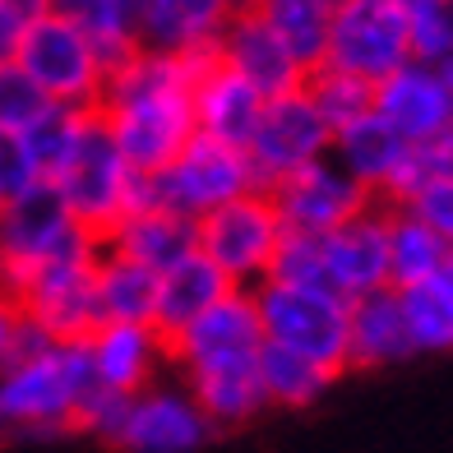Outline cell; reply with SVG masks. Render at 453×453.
I'll list each match as a JSON object with an SVG mask.
<instances>
[{"mask_svg": "<svg viewBox=\"0 0 453 453\" xmlns=\"http://www.w3.org/2000/svg\"><path fill=\"white\" fill-rule=\"evenodd\" d=\"M328 149H334V130L324 126V116L315 111L311 93L301 84L292 93H278L264 102V116L250 143H245V157H250L255 185L269 190L287 172H296L315 157H328Z\"/></svg>", "mask_w": 453, "mask_h": 453, "instance_id": "cell-10", "label": "cell"}, {"mask_svg": "<svg viewBox=\"0 0 453 453\" xmlns=\"http://www.w3.org/2000/svg\"><path fill=\"white\" fill-rule=\"evenodd\" d=\"M444 278H449V287H453V255H449V264H444Z\"/></svg>", "mask_w": 453, "mask_h": 453, "instance_id": "cell-44", "label": "cell"}, {"mask_svg": "<svg viewBox=\"0 0 453 453\" xmlns=\"http://www.w3.org/2000/svg\"><path fill=\"white\" fill-rule=\"evenodd\" d=\"M236 10H241V0H143L139 42L162 47V51L213 47Z\"/></svg>", "mask_w": 453, "mask_h": 453, "instance_id": "cell-22", "label": "cell"}, {"mask_svg": "<svg viewBox=\"0 0 453 453\" xmlns=\"http://www.w3.org/2000/svg\"><path fill=\"white\" fill-rule=\"evenodd\" d=\"M255 361L250 365H222V370H199V375H190V394H195V403L203 407V417H209L213 426H245L250 417H259V411L269 407Z\"/></svg>", "mask_w": 453, "mask_h": 453, "instance_id": "cell-26", "label": "cell"}, {"mask_svg": "<svg viewBox=\"0 0 453 453\" xmlns=\"http://www.w3.org/2000/svg\"><path fill=\"white\" fill-rule=\"evenodd\" d=\"M273 282H311V287H328L324 282V259H319V236L305 232H282L278 255L269 264Z\"/></svg>", "mask_w": 453, "mask_h": 453, "instance_id": "cell-38", "label": "cell"}, {"mask_svg": "<svg viewBox=\"0 0 453 453\" xmlns=\"http://www.w3.org/2000/svg\"><path fill=\"white\" fill-rule=\"evenodd\" d=\"M14 328H19V311H14L10 296H0V370L14 357Z\"/></svg>", "mask_w": 453, "mask_h": 453, "instance_id": "cell-41", "label": "cell"}, {"mask_svg": "<svg viewBox=\"0 0 453 453\" xmlns=\"http://www.w3.org/2000/svg\"><path fill=\"white\" fill-rule=\"evenodd\" d=\"M213 51H218V60L226 70L250 79L264 97L292 93V88L305 84V74H311L296 60V51L269 28V19H264L255 5H241L232 19H226V28L218 33Z\"/></svg>", "mask_w": 453, "mask_h": 453, "instance_id": "cell-14", "label": "cell"}, {"mask_svg": "<svg viewBox=\"0 0 453 453\" xmlns=\"http://www.w3.org/2000/svg\"><path fill=\"white\" fill-rule=\"evenodd\" d=\"M449 176H453V120H449L444 130L426 134L417 143H407V157H403V167H398V180H394V190H388V199L403 203L407 195H417L421 185L449 180Z\"/></svg>", "mask_w": 453, "mask_h": 453, "instance_id": "cell-33", "label": "cell"}, {"mask_svg": "<svg viewBox=\"0 0 453 453\" xmlns=\"http://www.w3.org/2000/svg\"><path fill=\"white\" fill-rule=\"evenodd\" d=\"M130 398L134 394H120V388H107V384H93L88 398L79 403V417H74V430L102 440V444H120V430H126V417H130Z\"/></svg>", "mask_w": 453, "mask_h": 453, "instance_id": "cell-36", "label": "cell"}, {"mask_svg": "<svg viewBox=\"0 0 453 453\" xmlns=\"http://www.w3.org/2000/svg\"><path fill=\"white\" fill-rule=\"evenodd\" d=\"M255 10L269 19V28L296 51V60H301L305 70L324 65L328 28H334L338 0H259Z\"/></svg>", "mask_w": 453, "mask_h": 453, "instance_id": "cell-29", "label": "cell"}, {"mask_svg": "<svg viewBox=\"0 0 453 453\" xmlns=\"http://www.w3.org/2000/svg\"><path fill=\"white\" fill-rule=\"evenodd\" d=\"M102 245L162 273L190 250H199V236H195V218H185L176 209H162V203H143V209H130L120 218L111 232L102 236Z\"/></svg>", "mask_w": 453, "mask_h": 453, "instance_id": "cell-20", "label": "cell"}, {"mask_svg": "<svg viewBox=\"0 0 453 453\" xmlns=\"http://www.w3.org/2000/svg\"><path fill=\"white\" fill-rule=\"evenodd\" d=\"M403 60H411L407 0H338L324 65L352 70L370 84H380Z\"/></svg>", "mask_w": 453, "mask_h": 453, "instance_id": "cell-8", "label": "cell"}, {"mask_svg": "<svg viewBox=\"0 0 453 453\" xmlns=\"http://www.w3.org/2000/svg\"><path fill=\"white\" fill-rule=\"evenodd\" d=\"M435 70L444 74V84L453 88V56H444V60H435Z\"/></svg>", "mask_w": 453, "mask_h": 453, "instance_id": "cell-43", "label": "cell"}, {"mask_svg": "<svg viewBox=\"0 0 453 453\" xmlns=\"http://www.w3.org/2000/svg\"><path fill=\"white\" fill-rule=\"evenodd\" d=\"M375 116L388 120L407 143H417L453 120V88L444 84L435 60L411 56L375 84Z\"/></svg>", "mask_w": 453, "mask_h": 453, "instance_id": "cell-16", "label": "cell"}, {"mask_svg": "<svg viewBox=\"0 0 453 453\" xmlns=\"http://www.w3.org/2000/svg\"><path fill=\"white\" fill-rule=\"evenodd\" d=\"M264 324V342L292 347V352L319 361L324 370H347V296L334 287L311 282H273L264 278L250 287Z\"/></svg>", "mask_w": 453, "mask_h": 453, "instance_id": "cell-4", "label": "cell"}, {"mask_svg": "<svg viewBox=\"0 0 453 453\" xmlns=\"http://www.w3.org/2000/svg\"><path fill=\"white\" fill-rule=\"evenodd\" d=\"M10 435V426H5V417H0V440H5Z\"/></svg>", "mask_w": 453, "mask_h": 453, "instance_id": "cell-45", "label": "cell"}, {"mask_svg": "<svg viewBox=\"0 0 453 453\" xmlns=\"http://www.w3.org/2000/svg\"><path fill=\"white\" fill-rule=\"evenodd\" d=\"M51 10L93 37L107 70L139 47V0H51Z\"/></svg>", "mask_w": 453, "mask_h": 453, "instance_id": "cell-28", "label": "cell"}, {"mask_svg": "<svg viewBox=\"0 0 453 453\" xmlns=\"http://www.w3.org/2000/svg\"><path fill=\"white\" fill-rule=\"evenodd\" d=\"M14 60L28 70V79L56 107H84V111H97L107 74H111L93 37L56 10L24 28V42H19Z\"/></svg>", "mask_w": 453, "mask_h": 453, "instance_id": "cell-5", "label": "cell"}, {"mask_svg": "<svg viewBox=\"0 0 453 453\" xmlns=\"http://www.w3.org/2000/svg\"><path fill=\"white\" fill-rule=\"evenodd\" d=\"M403 209H411L421 222H430L435 232L453 245V176L449 180H430V185H421L417 195H407L403 199Z\"/></svg>", "mask_w": 453, "mask_h": 453, "instance_id": "cell-39", "label": "cell"}, {"mask_svg": "<svg viewBox=\"0 0 453 453\" xmlns=\"http://www.w3.org/2000/svg\"><path fill=\"white\" fill-rule=\"evenodd\" d=\"M305 93H311L315 111L324 116V126L334 134L342 126H352V120H361L365 111H375V84L338 65H315L305 74Z\"/></svg>", "mask_w": 453, "mask_h": 453, "instance_id": "cell-31", "label": "cell"}, {"mask_svg": "<svg viewBox=\"0 0 453 453\" xmlns=\"http://www.w3.org/2000/svg\"><path fill=\"white\" fill-rule=\"evenodd\" d=\"M407 357H417V347L394 282L347 301V370H380Z\"/></svg>", "mask_w": 453, "mask_h": 453, "instance_id": "cell-17", "label": "cell"}, {"mask_svg": "<svg viewBox=\"0 0 453 453\" xmlns=\"http://www.w3.org/2000/svg\"><path fill=\"white\" fill-rule=\"evenodd\" d=\"M88 342V361L97 384L120 388V394H139L153 384V370L167 352V338L153 324H126V319H102Z\"/></svg>", "mask_w": 453, "mask_h": 453, "instance_id": "cell-18", "label": "cell"}, {"mask_svg": "<svg viewBox=\"0 0 453 453\" xmlns=\"http://www.w3.org/2000/svg\"><path fill=\"white\" fill-rule=\"evenodd\" d=\"M398 301L417 352H453V287L444 273L398 287Z\"/></svg>", "mask_w": 453, "mask_h": 453, "instance_id": "cell-30", "label": "cell"}, {"mask_svg": "<svg viewBox=\"0 0 453 453\" xmlns=\"http://www.w3.org/2000/svg\"><path fill=\"white\" fill-rule=\"evenodd\" d=\"M97 120V111H84V107H47V116L37 120L33 130H24L28 134V143H33V153H37V167H42V176L51 180L56 172H60V162H65L79 143H84V134H88V126Z\"/></svg>", "mask_w": 453, "mask_h": 453, "instance_id": "cell-32", "label": "cell"}, {"mask_svg": "<svg viewBox=\"0 0 453 453\" xmlns=\"http://www.w3.org/2000/svg\"><path fill=\"white\" fill-rule=\"evenodd\" d=\"M42 180L47 176H42V167H37V153H33L28 134L0 130V203H10L19 195L37 190Z\"/></svg>", "mask_w": 453, "mask_h": 453, "instance_id": "cell-37", "label": "cell"}, {"mask_svg": "<svg viewBox=\"0 0 453 453\" xmlns=\"http://www.w3.org/2000/svg\"><path fill=\"white\" fill-rule=\"evenodd\" d=\"M264 347V324L250 287H232L203 315H195L180 334L167 338V352L185 365V375L222 365H250Z\"/></svg>", "mask_w": 453, "mask_h": 453, "instance_id": "cell-11", "label": "cell"}, {"mask_svg": "<svg viewBox=\"0 0 453 453\" xmlns=\"http://www.w3.org/2000/svg\"><path fill=\"white\" fill-rule=\"evenodd\" d=\"M232 292V282H226V273L218 269V264L209 255L190 250L185 259H176L172 269L157 273V311H153V328L162 338L180 334L185 324H190L195 315H203L218 296Z\"/></svg>", "mask_w": 453, "mask_h": 453, "instance_id": "cell-23", "label": "cell"}, {"mask_svg": "<svg viewBox=\"0 0 453 453\" xmlns=\"http://www.w3.org/2000/svg\"><path fill=\"white\" fill-rule=\"evenodd\" d=\"M97 384L88 342H47L37 352L10 357L0 370V417L10 435H60L74 430L79 403Z\"/></svg>", "mask_w": 453, "mask_h": 453, "instance_id": "cell-1", "label": "cell"}, {"mask_svg": "<svg viewBox=\"0 0 453 453\" xmlns=\"http://www.w3.org/2000/svg\"><path fill=\"white\" fill-rule=\"evenodd\" d=\"M19 24H33V19H42V14H51V0H0Z\"/></svg>", "mask_w": 453, "mask_h": 453, "instance_id": "cell-42", "label": "cell"}, {"mask_svg": "<svg viewBox=\"0 0 453 453\" xmlns=\"http://www.w3.org/2000/svg\"><path fill=\"white\" fill-rule=\"evenodd\" d=\"M328 157H334L357 185H365L370 195H388L398 180L403 157H407V139L388 126V120H380L375 111H365L361 120H352V126H342L334 134Z\"/></svg>", "mask_w": 453, "mask_h": 453, "instance_id": "cell-21", "label": "cell"}, {"mask_svg": "<svg viewBox=\"0 0 453 453\" xmlns=\"http://www.w3.org/2000/svg\"><path fill=\"white\" fill-rule=\"evenodd\" d=\"M264 102L269 97H264L250 79H241L236 70H226L222 60H213L195 84V130L245 149L255 126H259V116H264Z\"/></svg>", "mask_w": 453, "mask_h": 453, "instance_id": "cell-19", "label": "cell"}, {"mask_svg": "<svg viewBox=\"0 0 453 453\" xmlns=\"http://www.w3.org/2000/svg\"><path fill=\"white\" fill-rule=\"evenodd\" d=\"M84 250H102V236L70 218V209L47 180L0 203V296H14L42 264Z\"/></svg>", "mask_w": 453, "mask_h": 453, "instance_id": "cell-2", "label": "cell"}, {"mask_svg": "<svg viewBox=\"0 0 453 453\" xmlns=\"http://www.w3.org/2000/svg\"><path fill=\"white\" fill-rule=\"evenodd\" d=\"M241 5H259V0H241Z\"/></svg>", "mask_w": 453, "mask_h": 453, "instance_id": "cell-46", "label": "cell"}, {"mask_svg": "<svg viewBox=\"0 0 453 453\" xmlns=\"http://www.w3.org/2000/svg\"><path fill=\"white\" fill-rule=\"evenodd\" d=\"M269 195L282 213L287 232H305V236H324L352 213H361L370 203V190L357 185L334 157H315L305 167L287 172L278 185H269Z\"/></svg>", "mask_w": 453, "mask_h": 453, "instance_id": "cell-12", "label": "cell"}, {"mask_svg": "<svg viewBox=\"0 0 453 453\" xmlns=\"http://www.w3.org/2000/svg\"><path fill=\"white\" fill-rule=\"evenodd\" d=\"M97 255L102 250H84V255H65V259L42 264V269L10 296L14 311L24 319H33L42 334H51L56 342H84L102 324Z\"/></svg>", "mask_w": 453, "mask_h": 453, "instance_id": "cell-9", "label": "cell"}, {"mask_svg": "<svg viewBox=\"0 0 453 453\" xmlns=\"http://www.w3.org/2000/svg\"><path fill=\"white\" fill-rule=\"evenodd\" d=\"M134 180H139V172L120 157V149L111 143L107 126H102V116H97L84 134V143L60 162V172L47 185L60 195V203L70 209L74 222H84L93 236H107L111 226L130 213Z\"/></svg>", "mask_w": 453, "mask_h": 453, "instance_id": "cell-7", "label": "cell"}, {"mask_svg": "<svg viewBox=\"0 0 453 453\" xmlns=\"http://www.w3.org/2000/svg\"><path fill=\"white\" fill-rule=\"evenodd\" d=\"M24 28L28 24H19V19L0 5V65H10V60L19 56V42H24Z\"/></svg>", "mask_w": 453, "mask_h": 453, "instance_id": "cell-40", "label": "cell"}, {"mask_svg": "<svg viewBox=\"0 0 453 453\" xmlns=\"http://www.w3.org/2000/svg\"><path fill=\"white\" fill-rule=\"evenodd\" d=\"M411 56L444 60L453 56V0H407Z\"/></svg>", "mask_w": 453, "mask_h": 453, "instance_id": "cell-35", "label": "cell"}, {"mask_svg": "<svg viewBox=\"0 0 453 453\" xmlns=\"http://www.w3.org/2000/svg\"><path fill=\"white\" fill-rule=\"evenodd\" d=\"M282 232L287 226H282L278 203H273L269 190H259V185L218 203L213 213H203L195 222L199 255H209L232 287H255V282L269 278V264L278 255Z\"/></svg>", "mask_w": 453, "mask_h": 453, "instance_id": "cell-6", "label": "cell"}, {"mask_svg": "<svg viewBox=\"0 0 453 453\" xmlns=\"http://www.w3.org/2000/svg\"><path fill=\"white\" fill-rule=\"evenodd\" d=\"M245 190H255V172L250 157L236 143H222L209 134H190V143L153 176L134 180V203L130 209H143V203H162V209H176L185 218H203L213 213L218 203L236 199Z\"/></svg>", "mask_w": 453, "mask_h": 453, "instance_id": "cell-3", "label": "cell"}, {"mask_svg": "<svg viewBox=\"0 0 453 453\" xmlns=\"http://www.w3.org/2000/svg\"><path fill=\"white\" fill-rule=\"evenodd\" d=\"M51 97L42 93L28 79V70L19 65V60H10V65H0V130H33L37 120L47 116Z\"/></svg>", "mask_w": 453, "mask_h": 453, "instance_id": "cell-34", "label": "cell"}, {"mask_svg": "<svg viewBox=\"0 0 453 453\" xmlns=\"http://www.w3.org/2000/svg\"><path fill=\"white\" fill-rule=\"evenodd\" d=\"M449 255H453V245L430 222H421L411 209L398 203V209L388 213V282L394 287L440 278Z\"/></svg>", "mask_w": 453, "mask_h": 453, "instance_id": "cell-25", "label": "cell"}, {"mask_svg": "<svg viewBox=\"0 0 453 453\" xmlns=\"http://www.w3.org/2000/svg\"><path fill=\"white\" fill-rule=\"evenodd\" d=\"M255 365H259V384H264L269 407H292V411L319 403L324 388L338 380L334 370H324L319 361L292 352V347H278V342H264Z\"/></svg>", "mask_w": 453, "mask_h": 453, "instance_id": "cell-27", "label": "cell"}, {"mask_svg": "<svg viewBox=\"0 0 453 453\" xmlns=\"http://www.w3.org/2000/svg\"><path fill=\"white\" fill-rule=\"evenodd\" d=\"M213 435L190 388H139L130 398V417L120 430V453H199Z\"/></svg>", "mask_w": 453, "mask_h": 453, "instance_id": "cell-13", "label": "cell"}, {"mask_svg": "<svg viewBox=\"0 0 453 453\" xmlns=\"http://www.w3.org/2000/svg\"><path fill=\"white\" fill-rule=\"evenodd\" d=\"M319 259H324V282L347 301L388 287V213L365 203L361 213L319 236Z\"/></svg>", "mask_w": 453, "mask_h": 453, "instance_id": "cell-15", "label": "cell"}, {"mask_svg": "<svg viewBox=\"0 0 453 453\" xmlns=\"http://www.w3.org/2000/svg\"><path fill=\"white\" fill-rule=\"evenodd\" d=\"M97 305H102V319L153 324L157 269H149V264H139L130 255H116V250L102 245V255H97Z\"/></svg>", "mask_w": 453, "mask_h": 453, "instance_id": "cell-24", "label": "cell"}]
</instances>
